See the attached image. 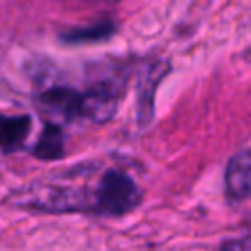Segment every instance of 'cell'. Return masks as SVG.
<instances>
[{
	"label": "cell",
	"mask_w": 251,
	"mask_h": 251,
	"mask_svg": "<svg viewBox=\"0 0 251 251\" xmlns=\"http://www.w3.org/2000/svg\"><path fill=\"white\" fill-rule=\"evenodd\" d=\"M37 106L53 122H110L120 106V86L112 80H100L84 90L73 86H49L39 92Z\"/></svg>",
	"instance_id": "1"
},
{
	"label": "cell",
	"mask_w": 251,
	"mask_h": 251,
	"mask_svg": "<svg viewBox=\"0 0 251 251\" xmlns=\"http://www.w3.org/2000/svg\"><path fill=\"white\" fill-rule=\"evenodd\" d=\"M143 198L141 186L124 171L110 169L94 184V216L120 218L133 212Z\"/></svg>",
	"instance_id": "2"
},
{
	"label": "cell",
	"mask_w": 251,
	"mask_h": 251,
	"mask_svg": "<svg viewBox=\"0 0 251 251\" xmlns=\"http://www.w3.org/2000/svg\"><path fill=\"white\" fill-rule=\"evenodd\" d=\"M224 188L229 202L251 200V149L233 153L224 171Z\"/></svg>",
	"instance_id": "3"
},
{
	"label": "cell",
	"mask_w": 251,
	"mask_h": 251,
	"mask_svg": "<svg viewBox=\"0 0 251 251\" xmlns=\"http://www.w3.org/2000/svg\"><path fill=\"white\" fill-rule=\"evenodd\" d=\"M31 133V118L27 114L0 112V149L4 153H16L25 147Z\"/></svg>",
	"instance_id": "4"
},
{
	"label": "cell",
	"mask_w": 251,
	"mask_h": 251,
	"mask_svg": "<svg viewBox=\"0 0 251 251\" xmlns=\"http://www.w3.org/2000/svg\"><path fill=\"white\" fill-rule=\"evenodd\" d=\"M65 153V133L61 124L57 122H45L35 145L31 147V155L35 159H43V161H53V159H61Z\"/></svg>",
	"instance_id": "5"
},
{
	"label": "cell",
	"mask_w": 251,
	"mask_h": 251,
	"mask_svg": "<svg viewBox=\"0 0 251 251\" xmlns=\"http://www.w3.org/2000/svg\"><path fill=\"white\" fill-rule=\"evenodd\" d=\"M163 75H165V71L161 69L159 63L143 73V78L139 82V96H137L139 124H147L151 120V116H153V92H155V86L159 84Z\"/></svg>",
	"instance_id": "6"
},
{
	"label": "cell",
	"mask_w": 251,
	"mask_h": 251,
	"mask_svg": "<svg viewBox=\"0 0 251 251\" xmlns=\"http://www.w3.org/2000/svg\"><path fill=\"white\" fill-rule=\"evenodd\" d=\"M110 33H112V25L110 24H98V25H92V27H86V29L69 31V33L63 35V39L69 41V43H86V41L106 39Z\"/></svg>",
	"instance_id": "7"
},
{
	"label": "cell",
	"mask_w": 251,
	"mask_h": 251,
	"mask_svg": "<svg viewBox=\"0 0 251 251\" xmlns=\"http://www.w3.org/2000/svg\"><path fill=\"white\" fill-rule=\"evenodd\" d=\"M220 251H251V233L241 237H229L220 243Z\"/></svg>",
	"instance_id": "8"
}]
</instances>
